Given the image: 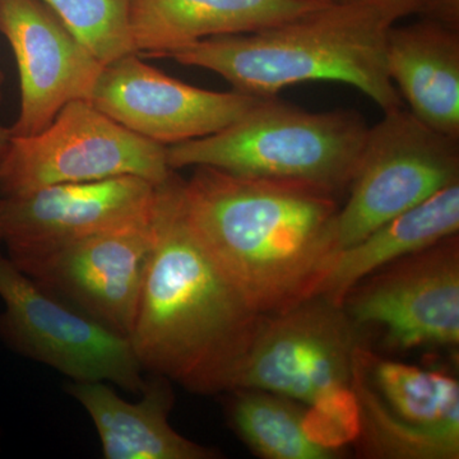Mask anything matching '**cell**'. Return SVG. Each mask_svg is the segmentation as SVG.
Wrapping results in <instances>:
<instances>
[{"instance_id":"obj_1","label":"cell","mask_w":459,"mask_h":459,"mask_svg":"<svg viewBox=\"0 0 459 459\" xmlns=\"http://www.w3.org/2000/svg\"><path fill=\"white\" fill-rule=\"evenodd\" d=\"M337 195L303 181L195 166L184 216L223 276L263 316L316 298L340 250Z\"/></svg>"},{"instance_id":"obj_2","label":"cell","mask_w":459,"mask_h":459,"mask_svg":"<svg viewBox=\"0 0 459 459\" xmlns=\"http://www.w3.org/2000/svg\"><path fill=\"white\" fill-rule=\"evenodd\" d=\"M177 171L157 186L153 246L129 342L142 369L195 394L231 389L261 322L190 230Z\"/></svg>"},{"instance_id":"obj_3","label":"cell","mask_w":459,"mask_h":459,"mask_svg":"<svg viewBox=\"0 0 459 459\" xmlns=\"http://www.w3.org/2000/svg\"><path fill=\"white\" fill-rule=\"evenodd\" d=\"M389 27L370 9L337 0L277 26L205 39L162 57L214 72L255 98H276L309 81H334L388 111L402 107L386 69Z\"/></svg>"},{"instance_id":"obj_4","label":"cell","mask_w":459,"mask_h":459,"mask_svg":"<svg viewBox=\"0 0 459 459\" xmlns=\"http://www.w3.org/2000/svg\"><path fill=\"white\" fill-rule=\"evenodd\" d=\"M369 126L353 110L310 113L262 98L207 137L166 147L172 170L210 166L232 174L303 181L338 195L351 183Z\"/></svg>"},{"instance_id":"obj_5","label":"cell","mask_w":459,"mask_h":459,"mask_svg":"<svg viewBox=\"0 0 459 459\" xmlns=\"http://www.w3.org/2000/svg\"><path fill=\"white\" fill-rule=\"evenodd\" d=\"M459 183V138L429 128L403 108L368 131L336 217L338 250Z\"/></svg>"},{"instance_id":"obj_6","label":"cell","mask_w":459,"mask_h":459,"mask_svg":"<svg viewBox=\"0 0 459 459\" xmlns=\"http://www.w3.org/2000/svg\"><path fill=\"white\" fill-rule=\"evenodd\" d=\"M174 171L165 146L129 131L87 100H74L44 131L11 138L0 164V198L128 175L159 186Z\"/></svg>"},{"instance_id":"obj_7","label":"cell","mask_w":459,"mask_h":459,"mask_svg":"<svg viewBox=\"0 0 459 459\" xmlns=\"http://www.w3.org/2000/svg\"><path fill=\"white\" fill-rule=\"evenodd\" d=\"M0 341L74 382L113 383L142 394L143 379L128 338L45 289L0 253Z\"/></svg>"},{"instance_id":"obj_8","label":"cell","mask_w":459,"mask_h":459,"mask_svg":"<svg viewBox=\"0 0 459 459\" xmlns=\"http://www.w3.org/2000/svg\"><path fill=\"white\" fill-rule=\"evenodd\" d=\"M362 331L342 307L316 296L286 312L263 316L232 382L322 407L350 394Z\"/></svg>"},{"instance_id":"obj_9","label":"cell","mask_w":459,"mask_h":459,"mask_svg":"<svg viewBox=\"0 0 459 459\" xmlns=\"http://www.w3.org/2000/svg\"><path fill=\"white\" fill-rule=\"evenodd\" d=\"M342 307L362 332L382 328L386 344L394 349L458 346V235L362 280Z\"/></svg>"},{"instance_id":"obj_10","label":"cell","mask_w":459,"mask_h":459,"mask_svg":"<svg viewBox=\"0 0 459 459\" xmlns=\"http://www.w3.org/2000/svg\"><path fill=\"white\" fill-rule=\"evenodd\" d=\"M261 99L181 82L132 53L104 65L89 101L129 131L169 147L228 128Z\"/></svg>"},{"instance_id":"obj_11","label":"cell","mask_w":459,"mask_h":459,"mask_svg":"<svg viewBox=\"0 0 459 459\" xmlns=\"http://www.w3.org/2000/svg\"><path fill=\"white\" fill-rule=\"evenodd\" d=\"M156 195V184L128 175L0 198L2 243L11 261H23L72 241L150 221Z\"/></svg>"},{"instance_id":"obj_12","label":"cell","mask_w":459,"mask_h":459,"mask_svg":"<svg viewBox=\"0 0 459 459\" xmlns=\"http://www.w3.org/2000/svg\"><path fill=\"white\" fill-rule=\"evenodd\" d=\"M152 246L151 219L12 262L66 303L129 340Z\"/></svg>"},{"instance_id":"obj_13","label":"cell","mask_w":459,"mask_h":459,"mask_svg":"<svg viewBox=\"0 0 459 459\" xmlns=\"http://www.w3.org/2000/svg\"><path fill=\"white\" fill-rule=\"evenodd\" d=\"M0 33L20 75V113L12 137L44 131L74 100L92 95L104 65L42 0H0Z\"/></svg>"},{"instance_id":"obj_14","label":"cell","mask_w":459,"mask_h":459,"mask_svg":"<svg viewBox=\"0 0 459 459\" xmlns=\"http://www.w3.org/2000/svg\"><path fill=\"white\" fill-rule=\"evenodd\" d=\"M333 0H133L131 30L143 59L217 36L277 26Z\"/></svg>"},{"instance_id":"obj_15","label":"cell","mask_w":459,"mask_h":459,"mask_svg":"<svg viewBox=\"0 0 459 459\" xmlns=\"http://www.w3.org/2000/svg\"><path fill=\"white\" fill-rule=\"evenodd\" d=\"M138 402L124 401L104 382H74L68 394L89 412L107 459H214L216 449L183 437L169 421L174 392L156 376Z\"/></svg>"},{"instance_id":"obj_16","label":"cell","mask_w":459,"mask_h":459,"mask_svg":"<svg viewBox=\"0 0 459 459\" xmlns=\"http://www.w3.org/2000/svg\"><path fill=\"white\" fill-rule=\"evenodd\" d=\"M385 63L413 117L434 131L459 138V31L427 18L391 26Z\"/></svg>"},{"instance_id":"obj_17","label":"cell","mask_w":459,"mask_h":459,"mask_svg":"<svg viewBox=\"0 0 459 459\" xmlns=\"http://www.w3.org/2000/svg\"><path fill=\"white\" fill-rule=\"evenodd\" d=\"M459 183L429 198L338 253L318 295L336 307L362 280L404 256L458 235Z\"/></svg>"},{"instance_id":"obj_18","label":"cell","mask_w":459,"mask_h":459,"mask_svg":"<svg viewBox=\"0 0 459 459\" xmlns=\"http://www.w3.org/2000/svg\"><path fill=\"white\" fill-rule=\"evenodd\" d=\"M361 369L383 404L407 424L459 434V385L443 371L388 360L358 350Z\"/></svg>"},{"instance_id":"obj_19","label":"cell","mask_w":459,"mask_h":459,"mask_svg":"<svg viewBox=\"0 0 459 459\" xmlns=\"http://www.w3.org/2000/svg\"><path fill=\"white\" fill-rule=\"evenodd\" d=\"M230 424L255 455L267 459H337L342 452L313 437L303 404L262 389L229 391Z\"/></svg>"},{"instance_id":"obj_20","label":"cell","mask_w":459,"mask_h":459,"mask_svg":"<svg viewBox=\"0 0 459 459\" xmlns=\"http://www.w3.org/2000/svg\"><path fill=\"white\" fill-rule=\"evenodd\" d=\"M361 347V346H360ZM359 350V349H358ZM359 448L365 457L380 459H458L459 434L427 430L402 421L369 385L356 351L350 385Z\"/></svg>"},{"instance_id":"obj_21","label":"cell","mask_w":459,"mask_h":459,"mask_svg":"<svg viewBox=\"0 0 459 459\" xmlns=\"http://www.w3.org/2000/svg\"><path fill=\"white\" fill-rule=\"evenodd\" d=\"M102 65L135 53L133 0H42Z\"/></svg>"},{"instance_id":"obj_22","label":"cell","mask_w":459,"mask_h":459,"mask_svg":"<svg viewBox=\"0 0 459 459\" xmlns=\"http://www.w3.org/2000/svg\"><path fill=\"white\" fill-rule=\"evenodd\" d=\"M352 3L373 11L388 26H394L402 18L419 14L427 0H340Z\"/></svg>"},{"instance_id":"obj_23","label":"cell","mask_w":459,"mask_h":459,"mask_svg":"<svg viewBox=\"0 0 459 459\" xmlns=\"http://www.w3.org/2000/svg\"><path fill=\"white\" fill-rule=\"evenodd\" d=\"M419 14L459 31V0H427Z\"/></svg>"},{"instance_id":"obj_24","label":"cell","mask_w":459,"mask_h":459,"mask_svg":"<svg viewBox=\"0 0 459 459\" xmlns=\"http://www.w3.org/2000/svg\"><path fill=\"white\" fill-rule=\"evenodd\" d=\"M0 102H2V91H0ZM11 131L9 128H5L0 124V164H2L3 159H4L5 152L11 142Z\"/></svg>"},{"instance_id":"obj_25","label":"cell","mask_w":459,"mask_h":459,"mask_svg":"<svg viewBox=\"0 0 459 459\" xmlns=\"http://www.w3.org/2000/svg\"><path fill=\"white\" fill-rule=\"evenodd\" d=\"M3 83H4V74L0 71V91H2Z\"/></svg>"},{"instance_id":"obj_26","label":"cell","mask_w":459,"mask_h":459,"mask_svg":"<svg viewBox=\"0 0 459 459\" xmlns=\"http://www.w3.org/2000/svg\"><path fill=\"white\" fill-rule=\"evenodd\" d=\"M0 243H2V231H0Z\"/></svg>"},{"instance_id":"obj_27","label":"cell","mask_w":459,"mask_h":459,"mask_svg":"<svg viewBox=\"0 0 459 459\" xmlns=\"http://www.w3.org/2000/svg\"><path fill=\"white\" fill-rule=\"evenodd\" d=\"M333 2H337V0H333Z\"/></svg>"}]
</instances>
